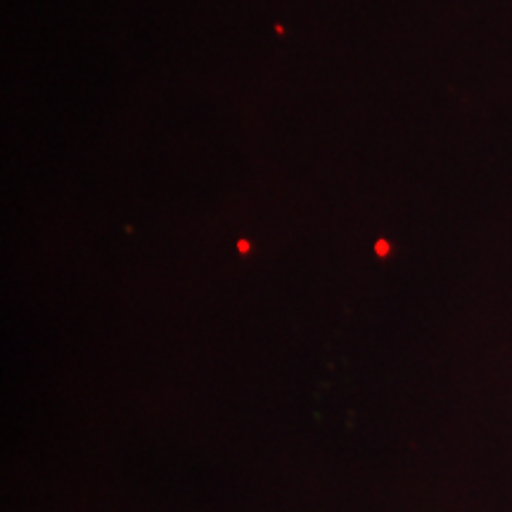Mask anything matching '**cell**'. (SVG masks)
Returning a JSON list of instances; mask_svg holds the SVG:
<instances>
[{"instance_id": "6da1fadb", "label": "cell", "mask_w": 512, "mask_h": 512, "mask_svg": "<svg viewBox=\"0 0 512 512\" xmlns=\"http://www.w3.org/2000/svg\"><path fill=\"white\" fill-rule=\"evenodd\" d=\"M377 254H380V256H384V254H387L389 252V245H387V242H384V240H380V242H377Z\"/></svg>"}, {"instance_id": "7a4b0ae2", "label": "cell", "mask_w": 512, "mask_h": 512, "mask_svg": "<svg viewBox=\"0 0 512 512\" xmlns=\"http://www.w3.org/2000/svg\"><path fill=\"white\" fill-rule=\"evenodd\" d=\"M238 249H240V252H249V242L247 240H240L238 242Z\"/></svg>"}]
</instances>
